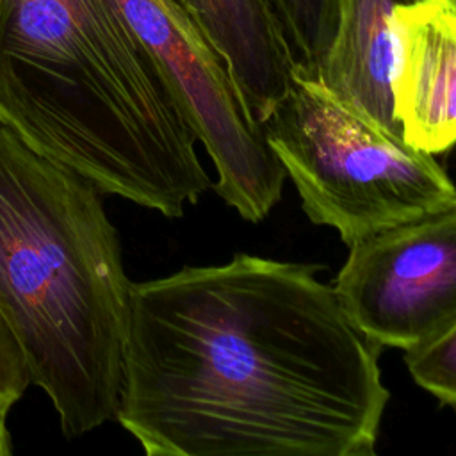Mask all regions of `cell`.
I'll return each mask as SVG.
<instances>
[{"label":"cell","instance_id":"obj_11","mask_svg":"<svg viewBox=\"0 0 456 456\" xmlns=\"http://www.w3.org/2000/svg\"><path fill=\"white\" fill-rule=\"evenodd\" d=\"M404 363L420 388L442 404L456 408V326L438 338L406 351Z\"/></svg>","mask_w":456,"mask_h":456},{"label":"cell","instance_id":"obj_2","mask_svg":"<svg viewBox=\"0 0 456 456\" xmlns=\"http://www.w3.org/2000/svg\"><path fill=\"white\" fill-rule=\"evenodd\" d=\"M0 123L102 194L180 217L214 182L107 0H0Z\"/></svg>","mask_w":456,"mask_h":456},{"label":"cell","instance_id":"obj_1","mask_svg":"<svg viewBox=\"0 0 456 456\" xmlns=\"http://www.w3.org/2000/svg\"><path fill=\"white\" fill-rule=\"evenodd\" d=\"M379 349L314 265L183 267L130 283L116 420L148 456H372Z\"/></svg>","mask_w":456,"mask_h":456},{"label":"cell","instance_id":"obj_10","mask_svg":"<svg viewBox=\"0 0 456 456\" xmlns=\"http://www.w3.org/2000/svg\"><path fill=\"white\" fill-rule=\"evenodd\" d=\"M267 2L290 50L296 75L315 78L337 30L340 0Z\"/></svg>","mask_w":456,"mask_h":456},{"label":"cell","instance_id":"obj_3","mask_svg":"<svg viewBox=\"0 0 456 456\" xmlns=\"http://www.w3.org/2000/svg\"><path fill=\"white\" fill-rule=\"evenodd\" d=\"M102 196L0 123V308L68 438L119 403L132 281Z\"/></svg>","mask_w":456,"mask_h":456},{"label":"cell","instance_id":"obj_13","mask_svg":"<svg viewBox=\"0 0 456 456\" xmlns=\"http://www.w3.org/2000/svg\"><path fill=\"white\" fill-rule=\"evenodd\" d=\"M16 403L18 401L9 395H0V456H7L12 452L11 435L7 431V415Z\"/></svg>","mask_w":456,"mask_h":456},{"label":"cell","instance_id":"obj_8","mask_svg":"<svg viewBox=\"0 0 456 456\" xmlns=\"http://www.w3.org/2000/svg\"><path fill=\"white\" fill-rule=\"evenodd\" d=\"M200 27L262 123L289 93L296 68L267 0H176Z\"/></svg>","mask_w":456,"mask_h":456},{"label":"cell","instance_id":"obj_9","mask_svg":"<svg viewBox=\"0 0 456 456\" xmlns=\"http://www.w3.org/2000/svg\"><path fill=\"white\" fill-rule=\"evenodd\" d=\"M415 0H340L333 41L317 69L333 96L401 134L392 112L394 12Z\"/></svg>","mask_w":456,"mask_h":456},{"label":"cell","instance_id":"obj_12","mask_svg":"<svg viewBox=\"0 0 456 456\" xmlns=\"http://www.w3.org/2000/svg\"><path fill=\"white\" fill-rule=\"evenodd\" d=\"M30 385L34 383L27 353L0 308V395L18 401Z\"/></svg>","mask_w":456,"mask_h":456},{"label":"cell","instance_id":"obj_5","mask_svg":"<svg viewBox=\"0 0 456 456\" xmlns=\"http://www.w3.org/2000/svg\"><path fill=\"white\" fill-rule=\"evenodd\" d=\"M107 2L212 159V189L242 219L262 221L280 201L287 173L223 57L176 0Z\"/></svg>","mask_w":456,"mask_h":456},{"label":"cell","instance_id":"obj_6","mask_svg":"<svg viewBox=\"0 0 456 456\" xmlns=\"http://www.w3.org/2000/svg\"><path fill=\"white\" fill-rule=\"evenodd\" d=\"M333 290L370 340L404 351L456 326V201L349 246Z\"/></svg>","mask_w":456,"mask_h":456},{"label":"cell","instance_id":"obj_14","mask_svg":"<svg viewBox=\"0 0 456 456\" xmlns=\"http://www.w3.org/2000/svg\"><path fill=\"white\" fill-rule=\"evenodd\" d=\"M442 2H444V4H447L449 7H452V9L456 11V0H442Z\"/></svg>","mask_w":456,"mask_h":456},{"label":"cell","instance_id":"obj_4","mask_svg":"<svg viewBox=\"0 0 456 456\" xmlns=\"http://www.w3.org/2000/svg\"><path fill=\"white\" fill-rule=\"evenodd\" d=\"M262 128L308 219L335 228L347 246L456 201L454 182L429 153L315 78L294 75Z\"/></svg>","mask_w":456,"mask_h":456},{"label":"cell","instance_id":"obj_7","mask_svg":"<svg viewBox=\"0 0 456 456\" xmlns=\"http://www.w3.org/2000/svg\"><path fill=\"white\" fill-rule=\"evenodd\" d=\"M392 112L403 139L435 155L456 144V11L415 0L394 12Z\"/></svg>","mask_w":456,"mask_h":456}]
</instances>
